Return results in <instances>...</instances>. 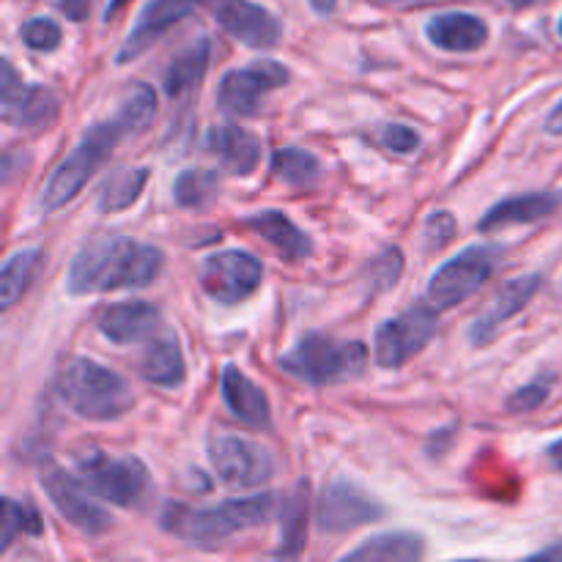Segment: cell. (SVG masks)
I'll use <instances>...</instances> for the list:
<instances>
[{
    "mask_svg": "<svg viewBox=\"0 0 562 562\" xmlns=\"http://www.w3.org/2000/svg\"><path fill=\"white\" fill-rule=\"evenodd\" d=\"M223 398L228 409L234 412L236 420H241L245 426L256 428V431H267L272 426V409H269L267 393L236 366H225Z\"/></svg>",
    "mask_w": 562,
    "mask_h": 562,
    "instance_id": "20",
    "label": "cell"
},
{
    "mask_svg": "<svg viewBox=\"0 0 562 562\" xmlns=\"http://www.w3.org/2000/svg\"><path fill=\"white\" fill-rule=\"evenodd\" d=\"M148 181V168H121L108 176L97 198L99 212H124L140 198Z\"/></svg>",
    "mask_w": 562,
    "mask_h": 562,
    "instance_id": "29",
    "label": "cell"
},
{
    "mask_svg": "<svg viewBox=\"0 0 562 562\" xmlns=\"http://www.w3.org/2000/svg\"><path fill=\"white\" fill-rule=\"evenodd\" d=\"M58 5L75 22H82L88 16V11H91V0H58Z\"/></svg>",
    "mask_w": 562,
    "mask_h": 562,
    "instance_id": "37",
    "label": "cell"
},
{
    "mask_svg": "<svg viewBox=\"0 0 562 562\" xmlns=\"http://www.w3.org/2000/svg\"><path fill=\"white\" fill-rule=\"evenodd\" d=\"M3 119L11 126H22V130H44V126L55 124L60 113V99L55 97L49 88L31 86V82L20 80L14 66L3 60Z\"/></svg>",
    "mask_w": 562,
    "mask_h": 562,
    "instance_id": "15",
    "label": "cell"
},
{
    "mask_svg": "<svg viewBox=\"0 0 562 562\" xmlns=\"http://www.w3.org/2000/svg\"><path fill=\"white\" fill-rule=\"evenodd\" d=\"M42 519L31 505L14 503L11 497L3 499V532H0V552L11 547L16 536H42Z\"/></svg>",
    "mask_w": 562,
    "mask_h": 562,
    "instance_id": "32",
    "label": "cell"
},
{
    "mask_svg": "<svg viewBox=\"0 0 562 562\" xmlns=\"http://www.w3.org/2000/svg\"><path fill=\"white\" fill-rule=\"evenodd\" d=\"M547 130L552 132V135H562V102L558 104V108L552 110V113H549Z\"/></svg>",
    "mask_w": 562,
    "mask_h": 562,
    "instance_id": "38",
    "label": "cell"
},
{
    "mask_svg": "<svg viewBox=\"0 0 562 562\" xmlns=\"http://www.w3.org/2000/svg\"><path fill=\"white\" fill-rule=\"evenodd\" d=\"M209 459L223 486L236 492L263 486L278 472L272 450L236 434H214L209 439Z\"/></svg>",
    "mask_w": 562,
    "mask_h": 562,
    "instance_id": "7",
    "label": "cell"
},
{
    "mask_svg": "<svg viewBox=\"0 0 562 562\" xmlns=\"http://www.w3.org/2000/svg\"><path fill=\"white\" fill-rule=\"evenodd\" d=\"M20 36L31 49H38V53H53V49L60 44V27L58 22L47 20V16H38V20L25 22V25L20 27Z\"/></svg>",
    "mask_w": 562,
    "mask_h": 562,
    "instance_id": "33",
    "label": "cell"
},
{
    "mask_svg": "<svg viewBox=\"0 0 562 562\" xmlns=\"http://www.w3.org/2000/svg\"><path fill=\"white\" fill-rule=\"evenodd\" d=\"M42 250H20L3 263V274H0V307L3 311L14 307L22 300V294L31 289L38 269H42Z\"/></svg>",
    "mask_w": 562,
    "mask_h": 562,
    "instance_id": "28",
    "label": "cell"
},
{
    "mask_svg": "<svg viewBox=\"0 0 562 562\" xmlns=\"http://www.w3.org/2000/svg\"><path fill=\"white\" fill-rule=\"evenodd\" d=\"M307 510H311V483L300 481L283 505V532H280V558H300L307 543Z\"/></svg>",
    "mask_w": 562,
    "mask_h": 562,
    "instance_id": "27",
    "label": "cell"
},
{
    "mask_svg": "<svg viewBox=\"0 0 562 562\" xmlns=\"http://www.w3.org/2000/svg\"><path fill=\"white\" fill-rule=\"evenodd\" d=\"M426 33L434 47L445 49V53H475L488 38L486 22L467 11L437 14L426 25Z\"/></svg>",
    "mask_w": 562,
    "mask_h": 562,
    "instance_id": "21",
    "label": "cell"
},
{
    "mask_svg": "<svg viewBox=\"0 0 562 562\" xmlns=\"http://www.w3.org/2000/svg\"><path fill=\"white\" fill-rule=\"evenodd\" d=\"M165 256L148 241L124 234L99 236L71 258L66 289L69 294H110L124 289H146L159 278Z\"/></svg>",
    "mask_w": 562,
    "mask_h": 562,
    "instance_id": "2",
    "label": "cell"
},
{
    "mask_svg": "<svg viewBox=\"0 0 562 562\" xmlns=\"http://www.w3.org/2000/svg\"><path fill=\"white\" fill-rule=\"evenodd\" d=\"M206 151L231 176H250L261 162V140L239 124L212 126L206 135Z\"/></svg>",
    "mask_w": 562,
    "mask_h": 562,
    "instance_id": "19",
    "label": "cell"
},
{
    "mask_svg": "<svg viewBox=\"0 0 562 562\" xmlns=\"http://www.w3.org/2000/svg\"><path fill=\"white\" fill-rule=\"evenodd\" d=\"M77 470H80V481L97 497L119 508H135L151 492L148 470L137 459H110L99 450H91L77 461Z\"/></svg>",
    "mask_w": 562,
    "mask_h": 562,
    "instance_id": "8",
    "label": "cell"
},
{
    "mask_svg": "<svg viewBox=\"0 0 562 562\" xmlns=\"http://www.w3.org/2000/svg\"><path fill=\"white\" fill-rule=\"evenodd\" d=\"M154 115H157V93H154V88L146 86V82H135V86L126 88L113 119L93 124L82 135V140L71 148L69 157L49 176L42 192L44 212H55V209L75 201L82 187L88 184V179L119 148V143L126 140V137L140 135L151 124Z\"/></svg>",
    "mask_w": 562,
    "mask_h": 562,
    "instance_id": "1",
    "label": "cell"
},
{
    "mask_svg": "<svg viewBox=\"0 0 562 562\" xmlns=\"http://www.w3.org/2000/svg\"><path fill=\"white\" fill-rule=\"evenodd\" d=\"M538 558H562V547L543 549V552H538Z\"/></svg>",
    "mask_w": 562,
    "mask_h": 562,
    "instance_id": "42",
    "label": "cell"
},
{
    "mask_svg": "<svg viewBox=\"0 0 562 562\" xmlns=\"http://www.w3.org/2000/svg\"><path fill=\"white\" fill-rule=\"evenodd\" d=\"M368 366V349L357 340H335L329 335L311 333L300 340L291 351L280 357V368L289 376L313 387L327 384H344L362 376Z\"/></svg>",
    "mask_w": 562,
    "mask_h": 562,
    "instance_id": "5",
    "label": "cell"
},
{
    "mask_svg": "<svg viewBox=\"0 0 562 562\" xmlns=\"http://www.w3.org/2000/svg\"><path fill=\"white\" fill-rule=\"evenodd\" d=\"M263 267L256 256L245 250H223L203 258L198 269V283L203 294L220 305H239L258 291Z\"/></svg>",
    "mask_w": 562,
    "mask_h": 562,
    "instance_id": "9",
    "label": "cell"
},
{
    "mask_svg": "<svg viewBox=\"0 0 562 562\" xmlns=\"http://www.w3.org/2000/svg\"><path fill=\"white\" fill-rule=\"evenodd\" d=\"M510 5H514V9H525V5H530V3H536V0H508Z\"/></svg>",
    "mask_w": 562,
    "mask_h": 562,
    "instance_id": "43",
    "label": "cell"
},
{
    "mask_svg": "<svg viewBox=\"0 0 562 562\" xmlns=\"http://www.w3.org/2000/svg\"><path fill=\"white\" fill-rule=\"evenodd\" d=\"M55 393L64 401L66 409L93 423L119 420V417L130 415L135 406L132 384L121 373L86 360V357H75L60 366L58 376H55Z\"/></svg>",
    "mask_w": 562,
    "mask_h": 562,
    "instance_id": "4",
    "label": "cell"
},
{
    "mask_svg": "<svg viewBox=\"0 0 562 562\" xmlns=\"http://www.w3.org/2000/svg\"><path fill=\"white\" fill-rule=\"evenodd\" d=\"M198 5H206V0H151L132 25L124 47L119 49V64H130V60L140 58L154 42H159L170 27L187 20Z\"/></svg>",
    "mask_w": 562,
    "mask_h": 562,
    "instance_id": "16",
    "label": "cell"
},
{
    "mask_svg": "<svg viewBox=\"0 0 562 562\" xmlns=\"http://www.w3.org/2000/svg\"><path fill=\"white\" fill-rule=\"evenodd\" d=\"M42 486L47 492L49 503L55 505L60 516L82 536H102L110 530V514L91 499V488L86 492V483L77 481L60 467L47 464L42 470Z\"/></svg>",
    "mask_w": 562,
    "mask_h": 562,
    "instance_id": "12",
    "label": "cell"
},
{
    "mask_svg": "<svg viewBox=\"0 0 562 562\" xmlns=\"http://www.w3.org/2000/svg\"><path fill=\"white\" fill-rule=\"evenodd\" d=\"M456 236V217L450 212H434L426 220L423 239H426V252H439L453 241Z\"/></svg>",
    "mask_w": 562,
    "mask_h": 562,
    "instance_id": "34",
    "label": "cell"
},
{
    "mask_svg": "<svg viewBox=\"0 0 562 562\" xmlns=\"http://www.w3.org/2000/svg\"><path fill=\"white\" fill-rule=\"evenodd\" d=\"M562 203L560 192H527V195H514L499 201L486 212L477 228L483 234H494V231L510 228V225L538 223V220L549 217Z\"/></svg>",
    "mask_w": 562,
    "mask_h": 562,
    "instance_id": "22",
    "label": "cell"
},
{
    "mask_svg": "<svg viewBox=\"0 0 562 562\" xmlns=\"http://www.w3.org/2000/svg\"><path fill=\"white\" fill-rule=\"evenodd\" d=\"M549 384H552L549 379H536V382L516 390V393L505 401V406H508V412H536L538 406L549 398V393H552Z\"/></svg>",
    "mask_w": 562,
    "mask_h": 562,
    "instance_id": "35",
    "label": "cell"
},
{
    "mask_svg": "<svg viewBox=\"0 0 562 562\" xmlns=\"http://www.w3.org/2000/svg\"><path fill=\"white\" fill-rule=\"evenodd\" d=\"M382 143L395 154H415L420 146V135L406 124H387L382 130Z\"/></svg>",
    "mask_w": 562,
    "mask_h": 562,
    "instance_id": "36",
    "label": "cell"
},
{
    "mask_svg": "<svg viewBox=\"0 0 562 562\" xmlns=\"http://www.w3.org/2000/svg\"><path fill=\"white\" fill-rule=\"evenodd\" d=\"M289 82V69L278 60H256L245 69H234L220 80L217 104L234 119H252L261 113L263 99Z\"/></svg>",
    "mask_w": 562,
    "mask_h": 562,
    "instance_id": "10",
    "label": "cell"
},
{
    "mask_svg": "<svg viewBox=\"0 0 562 562\" xmlns=\"http://www.w3.org/2000/svg\"><path fill=\"white\" fill-rule=\"evenodd\" d=\"M209 60H212V42L209 38H201L190 49H184L165 71V93L170 99L190 97L201 86L203 77H206Z\"/></svg>",
    "mask_w": 562,
    "mask_h": 562,
    "instance_id": "25",
    "label": "cell"
},
{
    "mask_svg": "<svg viewBox=\"0 0 562 562\" xmlns=\"http://www.w3.org/2000/svg\"><path fill=\"white\" fill-rule=\"evenodd\" d=\"M272 173L278 176L283 184L307 190V187H313L318 179H322L324 168L311 151L289 146V148H280V151L272 157Z\"/></svg>",
    "mask_w": 562,
    "mask_h": 562,
    "instance_id": "30",
    "label": "cell"
},
{
    "mask_svg": "<svg viewBox=\"0 0 562 562\" xmlns=\"http://www.w3.org/2000/svg\"><path fill=\"white\" fill-rule=\"evenodd\" d=\"M220 195V176L214 170L190 168L176 176L173 181V201L181 209H206L217 201Z\"/></svg>",
    "mask_w": 562,
    "mask_h": 562,
    "instance_id": "31",
    "label": "cell"
},
{
    "mask_svg": "<svg viewBox=\"0 0 562 562\" xmlns=\"http://www.w3.org/2000/svg\"><path fill=\"white\" fill-rule=\"evenodd\" d=\"M247 228L256 231L261 239H267L274 250L283 258H291V261H300V258H307L313 252L311 236L302 228H296L294 220L285 217L278 209H263V212H256L252 217L245 220Z\"/></svg>",
    "mask_w": 562,
    "mask_h": 562,
    "instance_id": "24",
    "label": "cell"
},
{
    "mask_svg": "<svg viewBox=\"0 0 562 562\" xmlns=\"http://www.w3.org/2000/svg\"><path fill=\"white\" fill-rule=\"evenodd\" d=\"M499 258H503V250L497 245L467 247L461 256L445 261L428 280V302L439 311L461 305L492 278L494 269L499 267Z\"/></svg>",
    "mask_w": 562,
    "mask_h": 562,
    "instance_id": "6",
    "label": "cell"
},
{
    "mask_svg": "<svg viewBox=\"0 0 562 562\" xmlns=\"http://www.w3.org/2000/svg\"><path fill=\"white\" fill-rule=\"evenodd\" d=\"M547 456H549V461H552L554 470L562 472V439H558V442H554V445H549Z\"/></svg>",
    "mask_w": 562,
    "mask_h": 562,
    "instance_id": "39",
    "label": "cell"
},
{
    "mask_svg": "<svg viewBox=\"0 0 562 562\" xmlns=\"http://www.w3.org/2000/svg\"><path fill=\"white\" fill-rule=\"evenodd\" d=\"M206 9L228 36L252 49H272L283 38V25L272 11L252 0H206Z\"/></svg>",
    "mask_w": 562,
    "mask_h": 562,
    "instance_id": "14",
    "label": "cell"
},
{
    "mask_svg": "<svg viewBox=\"0 0 562 562\" xmlns=\"http://www.w3.org/2000/svg\"><path fill=\"white\" fill-rule=\"evenodd\" d=\"M274 494H256L247 499H228L214 508H187L168 505L162 514V530L181 538L187 547L220 549L234 536L250 532L272 519Z\"/></svg>",
    "mask_w": 562,
    "mask_h": 562,
    "instance_id": "3",
    "label": "cell"
},
{
    "mask_svg": "<svg viewBox=\"0 0 562 562\" xmlns=\"http://www.w3.org/2000/svg\"><path fill=\"white\" fill-rule=\"evenodd\" d=\"M137 371L146 382L157 384V387H181L187 379V362L179 338L173 333L154 335L140 355Z\"/></svg>",
    "mask_w": 562,
    "mask_h": 562,
    "instance_id": "23",
    "label": "cell"
},
{
    "mask_svg": "<svg viewBox=\"0 0 562 562\" xmlns=\"http://www.w3.org/2000/svg\"><path fill=\"white\" fill-rule=\"evenodd\" d=\"M541 274H521L514 278L510 283H505L503 289L494 294L492 305L486 311H481L475 316V322L470 324V344L472 346H488L494 340V335L499 333L503 324H508L516 313L525 311L532 302V296L541 291Z\"/></svg>",
    "mask_w": 562,
    "mask_h": 562,
    "instance_id": "17",
    "label": "cell"
},
{
    "mask_svg": "<svg viewBox=\"0 0 562 562\" xmlns=\"http://www.w3.org/2000/svg\"><path fill=\"white\" fill-rule=\"evenodd\" d=\"M384 505H379L366 488L351 481H335L324 488L318 503V530L327 536H344L384 519Z\"/></svg>",
    "mask_w": 562,
    "mask_h": 562,
    "instance_id": "13",
    "label": "cell"
},
{
    "mask_svg": "<svg viewBox=\"0 0 562 562\" xmlns=\"http://www.w3.org/2000/svg\"><path fill=\"white\" fill-rule=\"evenodd\" d=\"M311 5L318 11V14H333L338 0H311Z\"/></svg>",
    "mask_w": 562,
    "mask_h": 562,
    "instance_id": "40",
    "label": "cell"
},
{
    "mask_svg": "<svg viewBox=\"0 0 562 562\" xmlns=\"http://www.w3.org/2000/svg\"><path fill=\"white\" fill-rule=\"evenodd\" d=\"M99 333L110 344H137V340H151L162 327V313L151 302H119L99 313Z\"/></svg>",
    "mask_w": 562,
    "mask_h": 562,
    "instance_id": "18",
    "label": "cell"
},
{
    "mask_svg": "<svg viewBox=\"0 0 562 562\" xmlns=\"http://www.w3.org/2000/svg\"><path fill=\"white\" fill-rule=\"evenodd\" d=\"M126 3H130V0H110V3H108V14H104V16H108V20H110V16L119 14V11L124 9Z\"/></svg>",
    "mask_w": 562,
    "mask_h": 562,
    "instance_id": "41",
    "label": "cell"
},
{
    "mask_svg": "<svg viewBox=\"0 0 562 562\" xmlns=\"http://www.w3.org/2000/svg\"><path fill=\"white\" fill-rule=\"evenodd\" d=\"M426 554V543L415 532H384L362 541L351 549L346 560H368V562H412Z\"/></svg>",
    "mask_w": 562,
    "mask_h": 562,
    "instance_id": "26",
    "label": "cell"
},
{
    "mask_svg": "<svg viewBox=\"0 0 562 562\" xmlns=\"http://www.w3.org/2000/svg\"><path fill=\"white\" fill-rule=\"evenodd\" d=\"M560 36H562V20H560Z\"/></svg>",
    "mask_w": 562,
    "mask_h": 562,
    "instance_id": "44",
    "label": "cell"
},
{
    "mask_svg": "<svg viewBox=\"0 0 562 562\" xmlns=\"http://www.w3.org/2000/svg\"><path fill=\"white\" fill-rule=\"evenodd\" d=\"M439 318L434 313V305H417L404 311L401 316L387 318L376 329V362L384 371L404 368L412 357L420 355L431 338L437 335Z\"/></svg>",
    "mask_w": 562,
    "mask_h": 562,
    "instance_id": "11",
    "label": "cell"
}]
</instances>
